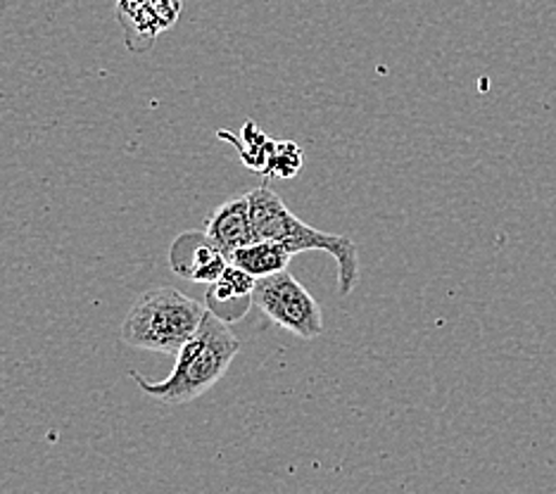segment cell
Returning <instances> with one entry per match:
<instances>
[{"label": "cell", "mask_w": 556, "mask_h": 494, "mask_svg": "<svg viewBox=\"0 0 556 494\" xmlns=\"http://www.w3.org/2000/svg\"><path fill=\"white\" fill-rule=\"evenodd\" d=\"M238 352L240 340L229 324L207 312L198 333L176 354L174 371L167 378L153 383L138 371H129V376L148 397L162 404H188L219 383Z\"/></svg>", "instance_id": "6da1fadb"}, {"label": "cell", "mask_w": 556, "mask_h": 494, "mask_svg": "<svg viewBox=\"0 0 556 494\" xmlns=\"http://www.w3.org/2000/svg\"><path fill=\"white\" fill-rule=\"evenodd\" d=\"M248 200L260 240H276L293 255L307 250L328 252L338 262V293L348 297L355 290L359 281V248L348 236L324 233L319 228L298 219L269 186L250 190Z\"/></svg>", "instance_id": "7a4b0ae2"}, {"label": "cell", "mask_w": 556, "mask_h": 494, "mask_svg": "<svg viewBox=\"0 0 556 494\" xmlns=\"http://www.w3.org/2000/svg\"><path fill=\"white\" fill-rule=\"evenodd\" d=\"M207 307L174 288H153L138 297L122 324L129 347L176 357L205 319Z\"/></svg>", "instance_id": "3957f363"}, {"label": "cell", "mask_w": 556, "mask_h": 494, "mask_svg": "<svg viewBox=\"0 0 556 494\" xmlns=\"http://www.w3.org/2000/svg\"><path fill=\"white\" fill-rule=\"evenodd\" d=\"M252 304L276 326L302 340H314L324 333L319 302L288 269L257 278Z\"/></svg>", "instance_id": "277c9868"}, {"label": "cell", "mask_w": 556, "mask_h": 494, "mask_svg": "<svg viewBox=\"0 0 556 494\" xmlns=\"http://www.w3.org/2000/svg\"><path fill=\"white\" fill-rule=\"evenodd\" d=\"M184 0H117L115 15L131 53H148L157 36L179 22Z\"/></svg>", "instance_id": "5b68a950"}, {"label": "cell", "mask_w": 556, "mask_h": 494, "mask_svg": "<svg viewBox=\"0 0 556 494\" xmlns=\"http://www.w3.org/2000/svg\"><path fill=\"white\" fill-rule=\"evenodd\" d=\"M169 266L184 281L210 286L229 266V257L205 231H186L169 248Z\"/></svg>", "instance_id": "8992f818"}, {"label": "cell", "mask_w": 556, "mask_h": 494, "mask_svg": "<svg viewBox=\"0 0 556 494\" xmlns=\"http://www.w3.org/2000/svg\"><path fill=\"white\" fill-rule=\"evenodd\" d=\"M255 286H257L255 276L229 262V266H226L217 281L207 286L205 307L207 312L217 316V319L226 324H236L243 319L252 307H255V304H252Z\"/></svg>", "instance_id": "52a82bcc"}, {"label": "cell", "mask_w": 556, "mask_h": 494, "mask_svg": "<svg viewBox=\"0 0 556 494\" xmlns=\"http://www.w3.org/2000/svg\"><path fill=\"white\" fill-rule=\"evenodd\" d=\"M205 233L222 248L226 257L238 248H245L260 240L255 231V221H252L248 195L233 198L214 210L205 221Z\"/></svg>", "instance_id": "ba28073f"}, {"label": "cell", "mask_w": 556, "mask_h": 494, "mask_svg": "<svg viewBox=\"0 0 556 494\" xmlns=\"http://www.w3.org/2000/svg\"><path fill=\"white\" fill-rule=\"evenodd\" d=\"M295 255L286 245L276 243V240H255L245 248H238L229 255V262L240 266V269L252 274L255 278H264L288 269L290 259Z\"/></svg>", "instance_id": "9c48e42d"}, {"label": "cell", "mask_w": 556, "mask_h": 494, "mask_svg": "<svg viewBox=\"0 0 556 494\" xmlns=\"http://www.w3.org/2000/svg\"><path fill=\"white\" fill-rule=\"evenodd\" d=\"M219 138L233 143L240 150V160H243L245 167H250L252 172H260V174L267 172L276 143L257 129L255 122H248L243 126L240 138H236L231 131H219Z\"/></svg>", "instance_id": "30bf717a"}, {"label": "cell", "mask_w": 556, "mask_h": 494, "mask_svg": "<svg viewBox=\"0 0 556 494\" xmlns=\"http://www.w3.org/2000/svg\"><path fill=\"white\" fill-rule=\"evenodd\" d=\"M305 164V152H302L300 145H295L293 141H283L276 143L269 167H267V176H278V179H293V176L302 169Z\"/></svg>", "instance_id": "8fae6325"}]
</instances>
